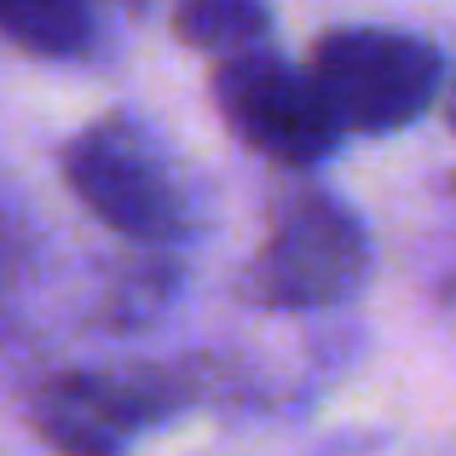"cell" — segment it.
I'll list each match as a JSON object with an SVG mask.
<instances>
[{"label": "cell", "instance_id": "6da1fadb", "mask_svg": "<svg viewBox=\"0 0 456 456\" xmlns=\"http://www.w3.org/2000/svg\"><path fill=\"white\" fill-rule=\"evenodd\" d=\"M306 81L335 134H393L439 104L445 64L434 41L404 29H330L312 46Z\"/></svg>", "mask_w": 456, "mask_h": 456}, {"label": "cell", "instance_id": "7a4b0ae2", "mask_svg": "<svg viewBox=\"0 0 456 456\" xmlns=\"http://www.w3.org/2000/svg\"><path fill=\"white\" fill-rule=\"evenodd\" d=\"M364 266H370L364 225L335 197L301 191L295 202L278 208L260 255L248 260V295L278 312L335 306L364 283Z\"/></svg>", "mask_w": 456, "mask_h": 456}, {"label": "cell", "instance_id": "3957f363", "mask_svg": "<svg viewBox=\"0 0 456 456\" xmlns=\"http://www.w3.org/2000/svg\"><path fill=\"white\" fill-rule=\"evenodd\" d=\"M64 179L81 197V208L99 214L110 232L134 237V243H174L185 214H179L174 179H167L162 156L134 122L110 116V122L81 127L64 145Z\"/></svg>", "mask_w": 456, "mask_h": 456}, {"label": "cell", "instance_id": "277c9868", "mask_svg": "<svg viewBox=\"0 0 456 456\" xmlns=\"http://www.w3.org/2000/svg\"><path fill=\"white\" fill-rule=\"evenodd\" d=\"M214 104L248 151H260L278 167H318L341 139L323 116L306 69L283 64L266 46L214 64Z\"/></svg>", "mask_w": 456, "mask_h": 456}, {"label": "cell", "instance_id": "5b68a950", "mask_svg": "<svg viewBox=\"0 0 456 456\" xmlns=\"http://www.w3.org/2000/svg\"><path fill=\"white\" fill-rule=\"evenodd\" d=\"M174 404L179 381L167 370H69L29 399V422L58 456H122Z\"/></svg>", "mask_w": 456, "mask_h": 456}, {"label": "cell", "instance_id": "8992f818", "mask_svg": "<svg viewBox=\"0 0 456 456\" xmlns=\"http://www.w3.org/2000/svg\"><path fill=\"white\" fill-rule=\"evenodd\" d=\"M0 35L18 41L23 53L41 58H69L87 46L93 18L69 0H0Z\"/></svg>", "mask_w": 456, "mask_h": 456}, {"label": "cell", "instance_id": "52a82bcc", "mask_svg": "<svg viewBox=\"0 0 456 456\" xmlns=\"http://www.w3.org/2000/svg\"><path fill=\"white\" fill-rule=\"evenodd\" d=\"M266 29H272V18L260 6H243V0H197V6L174 12V35H179V41L214 53L220 64H225V58L255 53V46L266 41Z\"/></svg>", "mask_w": 456, "mask_h": 456}, {"label": "cell", "instance_id": "ba28073f", "mask_svg": "<svg viewBox=\"0 0 456 456\" xmlns=\"http://www.w3.org/2000/svg\"><path fill=\"white\" fill-rule=\"evenodd\" d=\"M439 110H445V122L456 127V69H445V87H439Z\"/></svg>", "mask_w": 456, "mask_h": 456}]
</instances>
